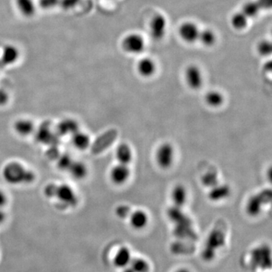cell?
Listing matches in <instances>:
<instances>
[{"label":"cell","instance_id":"cell-4","mask_svg":"<svg viewBox=\"0 0 272 272\" xmlns=\"http://www.w3.org/2000/svg\"><path fill=\"white\" fill-rule=\"evenodd\" d=\"M167 30V20L162 14H156L151 17L149 23V31L155 40L164 39Z\"/></svg>","mask_w":272,"mask_h":272},{"label":"cell","instance_id":"cell-17","mask_svg":"<svg viewBox=\"0 0 272 272\" xmlns=\"http://www.w3.org/2000/svg\"><path fill=\"white\" fill-rule=\"evenodd\" d=\"M58 132L61 135H72L79 129V125L76 120L65 119L61 120L57 126Z\"/></svg>","mask_w":272,"mask_h":272},{"label":"cell","instance_id":"cell-35","mask_svg":"<svg viewBox=\"0 0 272 272\" xmlns=\"http://www.w3.org/2000/svg\"><path fill=\"white\" fill-rule=\"evenodd\" d=\"M57 185L50 184L44 190V194L49 198L55 197V191H56Z\"/></svg>","mask_w":272,"mask_h":272},{"label":"cell","instance_id":"cell-16","mask_svg":"<svg viewBox=\"0 0 272 272\" xmlns=\"http://www.w3.org/2000/svg\"><path fill=\"white\" fill-rule=\"evenodd\" d=\"M231 188L227 185H216L211 188L209 192V197L213 201H220L230 195Z\"/></svg>","mask_w":272,"mask_h":272},{"label":"cell","instance_id":"cell-37","mask_svg":"<svg viewBox=\"0 0 272 272\" xmlns=\"http://www.w3.org/2000/svg\"><path fill=\"white\" fill-rule=\"evenodd\" d=\"M261 9H268L271 7V0H257Z\"/></svg>","mask_w":272,"mask_h":272},{"label":"cell","instance_id":"cell-32","mask_svg":"<svg viewBox=\"0 0 272 272\" xmlns=\"http://www.w3.org/2000/svg\"><path fill=\"white\" fill-rule=\"evenodd\" d=\"M116 213L119 217L125 219L131 214L130 207L126 205L120 206L117 208Z\"/></svg>","mask_w":272,"mask_h":272},{"label":"cell","instance_id":"cell-19","mask_svg":"<svg viewBox=\"0 0 272 272\" xmlns=\"http://www.w3.org/2000/svg\"><path fill=\"white\" fill-rule=\"evenodd\" d=\"M116 156L119 164L128 165L132 158V150L129 145L126 143L120 144L117 148Z\"/></svg>","mask_w":272,"mask_h":272},{"label":"cell","instance_id":"cell-38","mask_svg":"<svg viewBox=\"0 0 272 272\" xmlns=\"http://www.w3.org/2000/svg\"><path fill=\"white\" fill-rule=\"evenodd\" d=\"M8 202V197L6 195V193L3 191V190L0 189V209L4 207L7 204Z\"/></svg>","mask_w":272,"mask_h":272},{"label":"cell","instance_id":"cell-3","mask_svg":"<svg viewBox=\"0 0 272 272\" xmlns=\"http://www.w3.org/2000/svg\"><path fill=\"white\" fill-rule=\"evenodd\" d=\"M122 47L125 52L129 54L142 53L145 49V40L142 35L132 33L126 35L122 41Z\"/></svg>","mask_w":272,"mask_h":272},{"label":"cell","instance_id":"cell-40","mask_svg":"<svg viewBox=\"0 0 272 272\" xmlns=\"http://www.w3.org/2000/svg\"><path fill=\"white\" fill-rule=\"evenodd\" d=\"M175 272H190V271H188L187 269H185V268H183V269L178 270V271H176Z\"/></svg>","mask_w":272,"mask_h":272},{"label":"cell","instance_id":"cell-20","mask_svg":"<svg viewBox=\"0 0 272 272\" xmlns=\"http://www.w3.org/2000/svg\"><path fill=\"white\" fill-rule=\"evenodd\" d=\"M67 171L71 173L73 178L77 180L83 179L88 174L86 165L84 163L80 162V161H73Z\"/></svg>","mask_w":272,"mask_h":272},{"label":"cell","instance_id":"cell-26","mask_svg":"<svg viewBox=\"0 0 272 272\" xmlns=\"http://www.w3.org/2000/svg\"><path fill=\"white\" fill-rule=\"evenodd\" d=\"M261 10L262 9L257 1H251L244 4L241 12L250 19L257 16Z\"/></svg>","mask_w":272,"mask_h":272},{"label":"cell","instance_id":"cell-2","mask_svg":"<svg viewBox=\"0 0 272 272\" xmlns=\"http://www.w3.org/2000/svg\"><path fill=\"white\" fill-rule=\"evenodd\" d=\"M271 190H264L262 192L253 196L249 199L247 203H246V213L250 216H257L260 213L262 206L271 201Z\"/></svg>","mask_w":272,"mask_h":272},{"label":"cell","instance_id":"cell-12","mask_svg":"<svg viewBox=\"0 0 272 272\" xmlns=\"http://www.w3.org/2000/svg\"><path fill=\"white\" fill-rule=\"evenodd\" d=\"M14 129L17 135L26 137L34 132L35 129L34 122L27 118L17 120L14 123Z\"/></svg>","mask_w":272,"mask_h":272},{"label":"cell","instance_id":"cell-27","mask_svg":"<svg viewBox=\"0 0 272 272\" xmlns=\"http://www.w3.org/2000/svg\"><path fill=\"white\" fill-rule=\"evenodd\" d=\"M129 266L133 272H149V263L142 258H132Z\"/></svg>","mask_w":272,"mask_h":272},{"label":"cell","instance_id":"cell-33","mask_svg":"<svg viewBox=\"0 0 272 272\" xmlns=\"http://www.w3.org/2000/svg\"><path fill=\"white\" fill-rule=\"evenodd\" d=\"M59 3L60 0H40L39 1L41 7L44 9H51V8L55 7Z\"/></svg>","mask_w":272,"mask_h":272},{"label":"cell","instance_id":"cell-14","mask_svg":"<svg viewBox=\"0 0 272 272\" xmlns=\"http://www.w3.org/2000/svg\"><path fill=\"white\" fill-rule=\"evenodd\" d=\"M132 259L130 250L128 247H121L115 254L114 264L118 268H124L129 265Z\"/></svg>","mask_w":272,"mask_h":272},{"label":"cell","instance_id":"cell-39","mask_svg":"<svg viewBox=\"0 0 272 272\" xmlns=\"http://www.w3.org/2000/svg\"><path fill=\"white\" fill-rule=\"evenodd\" d=\"M5 219H6V215L3 211L0 210V224L5 221Z\"/></svg>","mask_w":272,"mask_h":272},{"label":"cell","instance_id":"cell-29","mask_svg":"<svg viewBox=\"0 0 272 272\" xmlns=\"http://www.w3.org/2000/svg\"><path fill=\"white\" fill-rule=\"evenodd\" d=\"M52 132L50 128H41L37 133V139L42 143H49L52 142L53 139L52 138Z\"/></svg>","mask_w":272,"mask_h":272},{"label":"cell","instance_id":"cell-6","mask_svg":"<svg viewBox=\"0 0 272 272\" xmlns=\"http://www.w3.org/2000/svg\"><path fill=\"white\" fill-rule=\"evenodd\" d=\"M174 159L173 147L170 143L162 144L156 150V161L158 166L163 169L171 167Z\"/></svg>","mask_w":272,"mask_h":272},{"label":"cell","instance_id":"cell-13","mask_svg":"<svg viewBox=\"0 0 272 272\" xmlns=\"http://www.w3.org/2000/svg\"><path fill=\"white\" fill-rule=\"evenodd\" d=\"M71 142L74 148L80 151H84L91 145L89 135L84 132L78 130L71 135Z\"/></svg>","mask_w":272,"mask_h":272},{"label":"cell","instance_id":"cell-5","mask_svg":"<svg viewBox=\"0 0 272 272\" xmlns=\"http://www.w3.org/2000/svg\"><path fill=\"white\" fill-rule=\"evenodd\" d=\"M55 197L58 199L60 203L67 207H74L78 202L75 191L72 187L65 184L57 186Z\"/></svg>","mask_w":272,"mask_h":272},{"label":"cell","instance_id":"cell-7","mask_svg":"<svg viewBox=\"0 0 272 272\" xmlns=\"http://www.w3.org/2000/svg\"><path fill=\"white\" fill-rule=\"evenodd\" d=\"M200 31L198 26L192 21L184 22L178 28L180 38L187 43H194L198 40Z\"/></svg>","mask_w":272,"mask_h":272},{"label":"cell","instance_id":"cell-11","mask_svg":"<svg viewBox=\"0 0 272 272\" xmlns=\"http://www.w3.org/2000/svg\"><path fill=\"white\" fill-rule=\"evenodd\" d=\"M156 67L154 61L150 58H143L137 64L138 73L142 77H150L154 74Z\"/></svg>","mask_w":272,"mask_h":272},{"label":"cell","instance_id":"cell-8","mask_svg":"<svg viewBox=\"0 0 272 272\" xmlns=\"http://www.w3.org/2000/svg\"><path fill=\"white\" fill-rule=\"evenodd\" d=\"M185 77L188 86L193 89H198L203 84V74L198 66L191 64L186 67Z\"/></svg>","mask_w":272,"mask_h":272},{"label":"cell","instance_id":"cell-21","mask_svg":"<svg viewBox=\"0 0 272 272\" xmlns=\"http://www.w3.org/2000/svg\"><path fill=\"white\" fill-rule=\"evenodd\" d=\"M186 198H187V191L184 186L178 185L172 189V199L175 207L178 208L183 207L186 203Z\"/></svg>","mask_w":272,"mask_h":272},{"label":"cell","instance_id":"cell-30","mask_svg":"<svg viewBox=\"0 0 272 272\" xmlns=\"http://www.w3.org/2000/svg\"><path fill=\"white\" fill-rule=\"evenodd\" d=\"M271 43L270 41H261V42L258 44V52H259V53L261 55H262V56H268V55H271Z\"/></svg>","mask_w":272,"mask_h":272},{"label":"cell","instance_id":"cell-23","mask_svg":"<svg viewBox=\"0 0 272 272\" xmlns=\"http://www.w3.org/2000/svg\"><path fill=\"white\" fill-rule=\"evenodd\" d=\"M249 18L242 12H236L231 18L232 27L237 31H243L247 27Z\"/></svg>","mask_w":272,"mask_h":272},{"label":"cell","instance_id":"cell-28","mask_svg":"<svg viewBox=\"0 0 272 272\" xmlns=\"http://www.w3.org/2000/svg\"><path fill=\"white\" fill-rule=\"evenodd\" d=\"M202 183L209 188H213L219 183L217 173L215 171H208L202 177Z\"/></svg>","mask_w":272,"mask_h":272},{"label":"cell","instance_id":"cell-1","mask_svg":"<svg viewBox=\"0 0 272 272\" xmlns=\"http://www.w3.org/2000/svg\"><path fill=\"white\" fill-rule=\"evenodd\" d=\"M2 173L5 181L12 185L30 184L35 179L34 172L20 163H9L5 166Z\"/></svg>","mask_w":272,"mask_h":272},{"label":"cell","instance_id":"cell-22","mask_svg":"<svg viewBox=\"0 0 272 272\" xmlns=\"http://www.w3.org/2000/svg\"><path fill=\"white\" fill-rule=\"evenodd\" d=\"M118 133L116 130L108 131L104 134L102 137L99 139V142H98V146H96V151H101L102 150L105 149L107 147L110 146L117 138Z\"/></svg>","mask_w":272,"mask_h":272},{"label":"cell","instance_id":"cell-15","mask_svg":"<svg viewBox=\"0 0 272 272\" xmlns=\"http://www.w3.org/2000/svg\"><path fill=\"white\" fill-rule=\"evenodd\" d=\"M15 6L18 12L23 16H34L36 11V5L34 0H15Z\"/></svg>","mask_w":272,"mask_h":272},{"label":"cell","instance_id":"cell-9","mask_svg":"<svg viewBox=\"0 0 272 272\" xmlns=\"http://www.w3.org/2000/svg\"><path fill=\"white\" fill-rule=\"evenodd\" d=\"M130 175V170L128 165L118 164L111 169L110 172V178L114 184L120 185L124 184Z\"/></svg>","mask_w":272,"mask_h":272},{"label":"cell","instance_id":"cell-18","mask_svg":"<svg viewBox=\"0 0 272 272\" xmlns=\"http://www.w3.org/2000/svg\"><path fill=\"white\" fill-rule=\"evenodd\" d=\"M129 221L134 229H142L148 224V216L143 210H135L129 215Z\"/></svg>","mask_w":272,"mask_h":272},{"label":"cell","instance_id":"cell-34","mask_svg":"<svg viewBox=\"0 0 272 272\" xmlns=\"http://www.w3.org/2000/svg\"><path fill=\"white\" fill-rule=\"evenodd\" d=\"M80 0H60V5L64 9H71L75 7L79 3Z\"/></svg>","mask_w":272,"mask_h":272},{"label":"cell","instance_id":"cell-31","mask_svg":"<svg viewBox=\"0 0 272 272\" xmlns=\"http://www.w3.org/2000/svg\"><path fill=\"white\" fill-rule=\"evenodd\" d=\"M73 159L69 155L65 154L61 156L58 160V165L61 170H68L73 163Z\"/></svg>","mask_w":272,"mask_h":272},{"label":"cell","instance_id":"cell-24","mask_svg":"<svg viewBox=\"0 0 272 272\" xmlns=\"http://www.w3.org/2000/svg\"><path fill=\"white\" fill-rule=\"evenodd\" d=\"M216 35L211 29H204L200 31L198 40L207 47H211L216 43Z\"/></svg>","mask_w":272,"mask_h":272},{"label":"cell","instance_id":"cell-36","mask_svg":"<svg viewBox=\"0 0 272 272\" xmlns=\"http://www.w3.org/2000/svg\"><path fill=\"white\" fill-rule=\"evenodd\" d=\"M9 100V93L3 89V88H0V107L2 106L6 105Z\"/></svg>","mask_w":272,"mask_h":272},{"label":"cell","instance_id":"cell-10","mask_svg":"<svg viewBox=\"0 0 272 272\" xmlns=\"http://www.w3.org/2000/svg\"><path fill=\"white\" fill-rule=\"evenodd\" d=\"M20 58V51L15 46L8 44L3 47L0 55V61L5 65L15 64Z\"/></svg>","mask_w":272,"mask_h":272},{"label":"cell","instance_id":"cell-25","mask_svg":"<svg viewBox=\"0 0 272 272\" xmlns=\"http://www.w3.org/2000/svg\"><path fill=\"white\" fill-rule=\"evenodd\" d=\"M207 104L212 107H218L221 106L224 102V97L221 93L218 91H210L205 96Z\"/></svg>","mask_w":272,"mask_h":272}]
</instances>
